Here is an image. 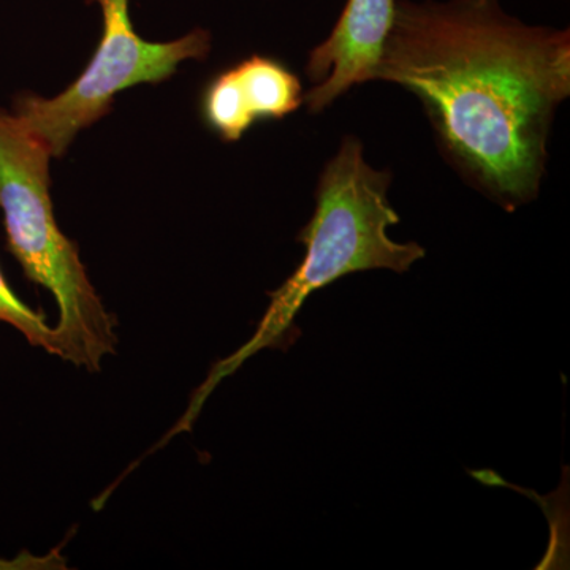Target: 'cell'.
<instances>
[{"mask_svg":"<svg viewBox=\"0 0 570 570\" xmlns=\"http://www.w3.org/2000/svg\"><path fill=\"white\" fill-rule=\"evenodd\" d=\"M374 80L414 94L450 163L505 212L538 197L570 92L568 29L524 24L499 0H400Z\"/></svg>","mask_w":570,"mask_h":570,"instance_id":"6da1fadb","label":"cell"},{"mask_svg":"<svg viewBox=\"0 0 570 570\" xmlns=\"http://www.w3.org/2000/svg\"><path fill=\"white\" fill-rule=\"evenodd\" d=\"M392 175L374 170L363 157V145L347 137L336 156L326 164L316 190V209L309 224L299 232L305 246L302 264L275 292L258 322L254 335L234 354L214 363L208 376L195 390L186 412L154 449L160 450L171 439L193 430L206 401L220 382L235 374L250 356L265 348L287 347L306 299L341 277L370 269L406 273L426 250L417 243H396L389 228L400 223L389 202Z\"/></svg>","mask_w":570,"mask_h":570,"instance_id":"7a4b0ae2","label":"cell"},{"mask_svg":"<svg viewBox=\"0 0 570 570\" xmlns=\"http://www.w3.org/2000/svg\"><path fill=\"white\" fill-rule=\"evenodd\" d=\"M50 149L0 108V212L7 246L31 283L58 303L55 326L59 358L99 373L118 348V321L89 279L80 250L55 216L50 186Z\"/></svg>","mask_w":570,"mask_h":570,"instance_id":"3957f363","label":"cell"},{"mask_svg":"<svg viewBox=\"0 0 570 570\" xmlns=\"http://www.w3.org/2000/svg\"><path fill=\"white\" fill-rule=\"evenodd\" d=\"M88 2L102 11V36L80 77L58 96L24 92L13 100L11 112L52 157H62L82 130L105 118L118 94L168 80L183 62L204 61L212 51V36L205 29L171 41H149L135 31L129 0Z\"/></svg>","mask_w":570,"mask_h":570,"instance_id":"277c9868","label":"cell"},{"mask_svg":"<svg viewBox=\"0 0 570 570\" xmlns=\"http://www.w3.org/2000/svg\"><path fill=\"white\" fill-rule=\"evenodd\" d=\"M396 0H347L328 39L309 55L305 94L309 111L321 112L356 85L374 80L393 20Z\"/></svg>","mask_w":570,"mask_h":570,"instance_id":"5b68a950","label":"cell"},{"mask_svg":"<svg viewBox=\"0 0 570 570\" xmlns=\"http://www.w3.org/2000/svg\"><path fill=\"white\" fill-rule=\"evenodd\" d=\"M303 86L284 63L250 56L208 82L202 96V116L214 134L235 142L266 119H283L302 107Z\"/></svg>","mask_w":570,"mask_h":570,"instance_id":"8992f818","label":"cell"},{"mask_svg":"<svg viewBox=\"0 0 570 570\" xmlns=\"http://www.w3.org/2000/svg\"><path fill=\"white\" fill-rule=\"evenodd\" d=\"M0 324L17 330L32 347L41 348L50 355H59L55 328L48 325L45 314L33 311L11 291L2 269H0Z\"/></svg>","mask_w":570,"mask_h":570,"instance_id":"52a82bcc","label":"cell"}]
</instances>
